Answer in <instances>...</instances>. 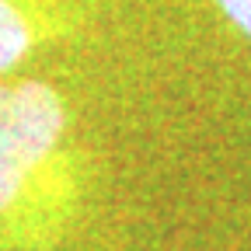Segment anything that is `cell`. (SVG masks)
Here are the masks:
<instances>
[{
	"label": "cell",
	"instance_id": "1",
	"mask_svg": "<svg viewBox=\"0 0 251 251\" xmlns=\"http://www.w3.org/2000/svg\"><path fill=\"white\" fill-rule=\"evenodd\" d=\"M84 206V153L63 94L46 80L0 84V251H56Z\"/></svg>",
	"mask_w": 251,
	"mask_h": 251
},
{
	"label": "cell",
	"instance_id": "2",
	"mask_svg": "<svg viewBox=\"0 0 251 251\" xmlns=\"http://www.w3.org/2000/svg\"><path fill=\"white\" fill-rule=\"evenodd\" d=\"M84 0H0V74L84 21Z\"/></svg>",
	"mask_w": 251,
	"mask_h": 251
},
{
	"label": "cell",
	"instance_id": "3",
	"mask_svg": "<svg viewBox=\"0 0 251 251\" xmlns=\"http://www.w3.org/2000/svg\"><path fill=\"white\" fill-rule=\"evenodd\" d=\"M213 4L224 11V18L251 42V0H213Z\"/></svg>",
	"mask_w": 251,
	"mask_h": 251
}]
</instances>
